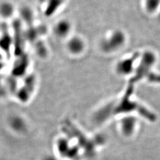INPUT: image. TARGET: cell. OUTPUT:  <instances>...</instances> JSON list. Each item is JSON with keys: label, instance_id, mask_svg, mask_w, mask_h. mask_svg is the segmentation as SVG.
Wrapping results in <instances>:
<instances>
[{"label": "cell", "instance_id": "6da1fadb", "mask_svg": "<svg viewBox=\"0 0 160 160\" xmlns=\"http://www.w3.org/2000/svg\"><path fill=\"white\" fill-rule=\"evenodd\" d=\"M126 35L120 30H116L104 38L100 42V48L106 53L118 51L125 45L126 43Z\"/></svg>", "mask_w": 160, "mask_h": 160}, {"label": "cell", "instance_id": "7a4b0ae2", "mask_svg": "<svg viewBox=\"0 0 160 160\" xmlns=\"http://www.w3.org/2000/svg\"><path fill=\"white\" fill-rule=\"evenodd\" d=\"M137 59L136 55H133L120 60L116 65V72L121 75L126 76L131 74L134 71Z\"/></svg>", "mask_w": 160, "mask_h": 160}, {"label": "cell", "instance_id": "3957f363", "mask_svg": "<svg viewBox=\"0 0 160 160\" xmlns=\"http://www.w3.org/2000/svg\"><path fill=\"white\" fill-rule=\"evenodd\" d=\"M72 29L71 23L67 19L58 21L53 26V33L59 38H65L68 36Z\"/></svg>", "mask_w": 160, "mask_h": 160}, {"label": "cell", "instance_id": "277c9868", "mask_svg": "<svg viewBox=\"0 0 160 160\" xmlns=\"http://www.w3.org/2000/svg\"><path fill=\"white\" fill-rule=\"evenodd\" d=\"M85 48V43L80 37L74 36L69 39L67 44V49L71 54L78 55L81 53Z\"/></svg>", "mask_w": 160, "mask_h": 160}, {"label": "cell", "instance_id": "5b68a950", "mask_svg": "<svg viewBox=\"0 0 160 160\" xmlns=\"http://www.w3.org/2000/svg\"><path fill=\"white\" fill-rule=\"evenodd\" d=\"M137 119L132 116L124 118L121 122V129L123 135L127 137L132 135L136 130Z\"/></svg>", "mask_w": 160, "mask_h": 160}, {"label": "cell", "instance_id": "8992f818", "mask_svg": "<svg viewBox=\"0 0 160 160\" xmlns=\"http://www.w3.org/2000/svg\"><path fill=\"white\" fill-rule=\"evenodd\" d=\"M63 0H47L46 1V14L51 16L53 13L57 12L58 9L63 4Z\"/></svg>", "mask_w": 160, "mask_h": 160}, {"label": "cell", "instance_id": "52a82bcc", "mask_svg": "<svg viewBox=\"0 0 160 160\" xmlns=\"http://www.w3.org/2000/svg\"><path fill=\"white\" fill-rule=\"evenodd\" d=\"M144 7L149 13L158 12L160 10V0H144Z\"/></svg>", "mask_w": 160, "mask_h": 160}, {"label": "cell", "instance_id": "ba28073f", "mask_svg": "<svg viewBox=\"0 0 160 160\" xmlns=\"http://www.w3.org/2000/svg\"><path fill=\"white\" fill-rule=\"evenodd\" d=\"M22 16L23 17L24 20L30 24V26L32 25V23L33 22V13L32 10L28 8V7H25L22 10Z\"/></svg>", "mask_w": 160, "mask_h": 160}, {"label": "cell", "instance_id": "9c48e42d", "mask_svg": "<svg viewBox=\"0 0 160 160\" xmlns=\"http://www.w3.org/2000/svg\"><path fill=\"white\" fill-rule=\"evenodd\" d=\"M1 12L2 14V15H4L6 17L10 16V15H12L13 10H12V5L8 4H5L1 7Z\"/></svg>", "mask_w": 160, "mask_h": 160}, {"label": "cell", "instance_id": "30bf717a", "mask_svg": "<svg viewBox=\"0 0 160 160\" xmlns=\"http://www.w3.org/2000/svg\"><path fill=\"white\" fill-rule=\"evenodd\" d=\"M36 50L38 54H39L40 56H45L46 53V48L44 46V45L40 42L38 44V46L36 47Z\"/></svg>", "mask_w": 160, "mask_h": 160}, {"label": "cell", "instance_id": "8fae6325", "mask_svg": "<svg viewBox=\"0 0 160 160\" xmlns=\"http://www.w3.org/2000/svg\"><path fill=\"white\" fill-rule=\"evenodd\" d=\"M157 14H158V20H159V21L160 22V10L158 11V12Z\"/></svg>", "mask_w": 160, "mask_h": 160}]
</instances>
